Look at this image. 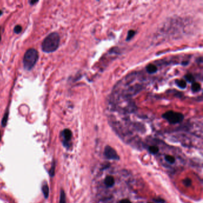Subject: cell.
<instances>
[{"instance_id": "1", "label": "cell", "mask_w": 203, "mask_h": 203, "mask_svg": "<svg viewBox=\"0 0 203 203\" xmlns=\"http://www.w3.org/2000/svg\"><path fill=\"white\" fill-rule=\"evenodd\" d=\"M60 37L58 33L53 32L45 38L42 43V51L45 53H53L56 51L60 44Z\"/></svg>"}, {"instance_id": "2", "label": "cell", "mask_w": 203, "mask_h": 203, "mask_svg": "<svg viewBox=\"0 0 203 203\" xmlns=\"http://www.w3.org/2000/svg\"><path fill=\"white\" fill-rule=\"evenodd\" d=\"M39 58L37 50L30 48L26 52L23 57V67L26 70H30L36 65Z\"/></svg>"}, {"instance_id": "3", "label": "cell", "mask_w": 203, "mask_h": 203, "mask_svg": "<svg viewBox=\"0 0 203 203\" xmlns=\"http://www.w3.org/2000/svg\"><path fill=\"white\" fill-rule=\"evenodd\" d=\"M162 117L170 124L179 123L184 119V116L182 113L173 111H169L166 112L163 114Z\"/></svg>"}, {"instance_id": "4", "label": "cell", "mask_w": 203, "mask_h": 203, "mask_svg": "<svg viewBox=\"0 0 203 203\" xmlns=\"http://www.w3.org/2000/svg\"><path fill=\"white\" fill-rule=\"evenodd\" d=\"M61 136L62 138V143L64 146L69 148V143L71 141L72 138V132L70 129H65L61 132Z\"/></svg>"}, {"instance_id": "5", "label": "cell", "mask_w": 203, "mask_h": 203, "mask_svg": "<svg viewBox=\"0 0 203 203\" xmlns=\"http://www.w3.org/2000/svg\"><path fill=\"white\" fill-rule=\"evenodd\" d=\"M104 155L108 159L115 160H118L119 159V157L116 150L109 145H107L105 147L104 149Z\"/></svg>"}, {"instance_id": "6", "label": "cell", "mask_w": 203, "mask_h": 203, "mask_svg": "<svg viewBox=\"0 0 203 203\" xmlns=\"http://www.w3.org/2000/svg\"><path fill=\"white\" fill-rule=\"evenodd\" d=\"M104 183L107 187L110 188V187L114 186V183H115V180L112 176H108L105 178Z\"/></svg>"}, {"instance_id": "7", "label": "cell", "mask_w": 203, "mask_h": 203, "mask_svg": "<svg viewBox=\"0 0 203 203\" xmlns=\"http://www.w3.org/2000/svg\"><path fill=\"white\" fill-rule=\"evenodd\" d=\"M158 70L157 67L155 65H153V64H150L147 66L146 67L147 72L150 74H154L157 72Z\"/></svg>"}, {"instance_id": "8", "label": "cell", "mask_w": 203, "mask_h": 203, "mask_svg": "<svg viewBox=\"0 0 203 203\" xmlns=\"http://www.w3.org/2000/svg\"><path fill=\"white\" fill-rule=\"evenodd\" d=\"M42 191L43 193V195H44L45 198L47 199L48 196H49V187H48V185L47 183H45L42 185Z\"/></svg>"}, {"instance_id": "9", "label": "cell", "mask_w": 203, "mask_h": 203, "mask_svg": "<svg viewBox=\"0 0 203 203\" xmlns=\"http://www.w3.org/2000/svg\"><path fill=\"white\" fill-rule=\"evenodd\" d=\"M201 85L200 84H198L197 82H194L192 83V86H191V89L192 92H198L201 90Z\"/></svg>"}, {"instance_id": "10", "label": "cell", "mask_w": 203, "mask_h": 203, "mask_svg": "<svg viewBox=\"0 0 203 203\" xmlns=\"http://www.w3.org/2000/svg\"><path fill=\"white\" fill-rule=\"evenodd\" d=\"M176 85L180 89H185L186 87V82L184 80H180V81H176Z\"/></svg>"}, {"instance_id": "11", "label": "cell", "mask_w": 203, "mask_h": 203, "mask_svg": "<svg viewBox=\"0 0 203 203\" xmlns=\"http://www.w3.org/2000/svg\"><path fill=\"white\" fill-rule=\"evenodd\" d=\"M8 110H7V112L5 113L4 117L3 118L2 121H1V125H2L3 127H6V126L8 121Z\"/></svg>"}, {"instance_id": "12", "label": "cell", "mask_w": 203, "mask_h": 203, "mask_svg": "<svg viewBox=\"0 0 203 203\" xmlns=\"http://www.w3.org/2000/svg\"><path fill=\"white\" fill-rule=\"evenodd\" d=\"M59 203H66V194L63 189L61 190L60 197V202Z\"/></svg>"}, {"instance_id": "13", "label": "cell", "mask_w": 203, "mask_h": 203, "mask_svg": "<svg viewBox=\"0 0 203 203\" xmlns=\"http://www.w3.org/2000/svg\"><path fill=\"white\" fill-rule=\"evenodd\" d=\"M148 150H149V151H150V152H151V154H155L159 151V148L157 146H155V145H152V146L149 147Z\"/></svg>"}, {"instance_id": "14", "label": "cell", "mask_w": 203, "mask_h": 203, "mask_svg": "<svg viewBox=\"0 0 203 203\" xmlns=\"http://www.w3.org/2000/svg\"><path fill=\"white\" fill-rule=\"evenodd\" d=\"M135 34H136V32H135V30H130L129 32H128V35H127V37H126V41H129L131 40L133 36H135Z\"/></svg>"}, {"instance_id": "15", "label": "cell", "mask_w": 203, "mask_h": 203, "mask_svg": "<svg viewBox=\"0 0 203 203\" xmlns=\"http://www.w3.org/2000/svg\"><path fill=\"white\" fill-rule=\"evenodd\" d=\"M165 160L168 163H169L170 164L174 163L175 161V157L172 155H166L165 156Z\"/></svg>"}, {"instance_id": "16", "label": "cell", "mask_w": 203, "mask_h": 203, "mask_svg": "<svg viewBox=\"0 0 203 203\" xmlns=\"http://www.w3.org/2000/svg\"><path fill=\"white\" fill-rule=\"evenodd\" d=\"M55 162H54V161H53V163H52L51 169H50V171H49L50 176H51V177H53L54 176V174H55Z\"/></svg>"}, {"instance_id": "17", "label": "cell", "mask_w": 203, "mask_h": 203, "mask_svg": "<svg viewBox=\"0 0 203 203\" xmlns=\"http://www.w3.org/2000/svg\"><path fill=\"white\" fill-rule=\"evenodd\" d=\"M185 79L189 82H192L194 81V77L191 74H188L185 76Z\"/></svg>"}, {"instance_id": "18", "label": "cell", "mask_w": 203, "mask_h": 203, "mask_svg": "<svg viewBox=\"0 0 203 203\" xmlns=\"http://www.w3.org/2000/svg\"><path fill=\"white\" fill-rule=\"evenodd\" d=\"M22 27L20 25H17L15 26L14 28V32L15 34H19L22 32Z\"/></svg>"}, {"instance_id": "19", "label": "cell", "mask_w": 203, "mask_h": 203, "mask_svg": "<svg viewBox=\"0 0 203 203\" xmlns=\"http://www.w3.org/2000/svg\"><path fill=\"white\" fill-rule=\"evenodd\" d=\"M183 183H184L185 185H186V186H191V185L192 181H191V180L190 179L186 178V179H185L184 180V181H183Z\"/></svg>"}, {"instance_id": "20", "label": "cell", "mask_w": 203, "mask_h": 203, "mask_svg": "<svg viewBox=\"0 0 203 203\" xmlns=\"http://www.w3.org/2000/svg\"><path fill=\"white\" fill-rule=\"evenodd\" d=\"M120 203H132V202H131V201L129 200L128 199H123L120 201Z\"/></svg>"}, {"instance_id": "21", "label": "cell", "mask_w": 203, "mask_h": 203, "mask_svg": "<svg viewBox=\"0 0 203 203\" xmlns=\"http://www.w3.org/2000/svg\"><path fill=\"white\" fill-rule=\"evenodd\" d=\"M38 2V1H30L29 3H30V4L32 6V5H34L35 4H36V3H37Z\"/></svg>"}, {"instance_id": "22", "label": "cell", "mask_w": 203, "mask_h": 203, "mask_svg": "<svg viewBox=\"0 0 203 203\" xmlns=\"http://www.w3.org/2000/svg\"><path fill=\"white\" fill-rule=\"evenodd\" d=\"M3 12L2 10H0V16H1V15L3 14Z\"/></svg>"}, {"instance_id": "23", "label": "cell", "mask_w": 203, "mask_h": 203, "mask_svg": "<svg viewBox=\"0 0 203 203\" xmlns=\"http://www.w3.org/2000/svg\"><path fill=\"white\" fill-rule=\"evenodd\" d=\"M1 40V27H0V41Z\"/></svg>"}, {"instance_id": "24", "label": "cell", "mask_w": 203, "mask_h": 203, "mask_svg": "<svg viewBox=\"0 0 203 203\" xmlns=\"http://www.w3.org/2000/svg\"><path fill=\"white\" fill-rule=\"evenodd\" d=\"M1 132H0V141H1Z\"/></svg>"}, {"instance_id": "25", "label": "cell", "mask_w": 203, "mask_h": 203, "mask_svg": "<svg viewBox=\"0 0 203 203\" xmlns=\"http://www.w3.org/2000/svg\"><path fill=\"white\" fill-rule=\"evenodd\" d=\"M149 203H151V202H149Z\"/></svg>"}]
</instances>
